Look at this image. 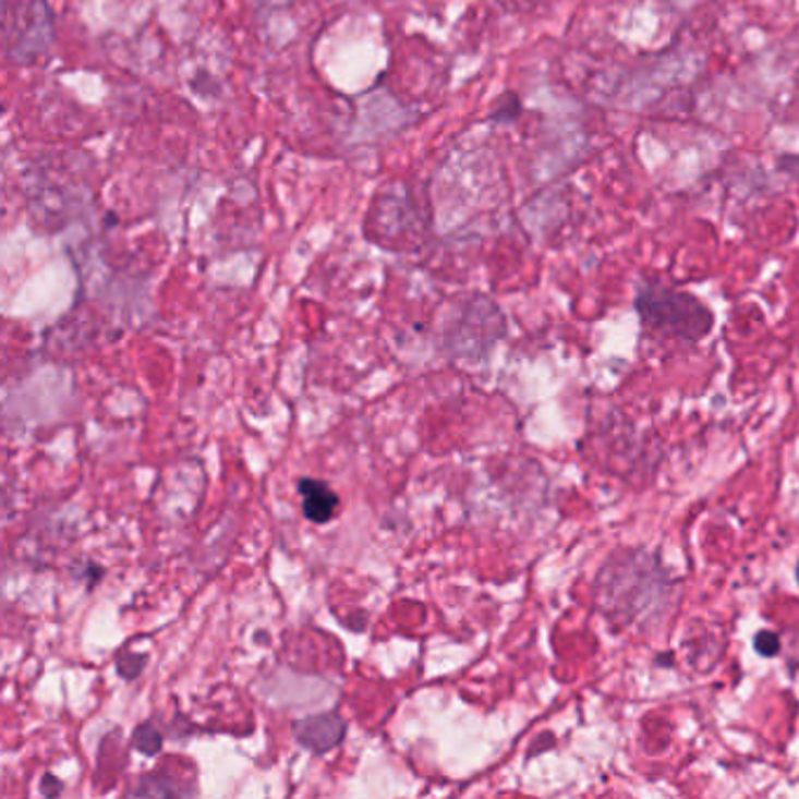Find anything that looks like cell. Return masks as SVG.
I'll return each instance as SVG.
<instances>
[{"mask_svg": "<svg viewBox=\"0 0 799 799\" xmlns=\"http://www.w3.org/2000/svg\"><path fill=\"white\" fill-rule=\"evenodd\" d=\"M797 582H799V566H797Z\"/></svg>", "mask_w": 799, "mask_h": 799, "instance_id": "12", "label": "cell"}, {"mask_svg": "<svg viewBox=\"0 0 799 799\" xmlns=\"http://www.w3.org/2000/svg\"><path fill=\"white\" fill-rule=\"evenodd\" d=\"M40 792H43L45 797H55V795H59V792H61V783H59V778H55V776L47 774V776L43 778Z\"/></svg>", "mask_w": 799, "mask_h": 799, "instance_id": "9", "label": "cell"}, {"mask_svg": "<svg viewBox=\"0 0 799 799\" xmlns=\"http://www.w3.org/2000/svg\"><path fill=\"white\" fill-rule=\"evenodd\" d=\"M55 38V14L43 0H3V47L12 64H36Z\"/></svg>", "mask_w": 799, "mask_h": 799, "instance_id": "2", "label": "cell"}, {"mask_svg": "<svg viewBox=\"0 0 799 799\" xmlns=\"http://www.w3.org/2000/svg\"><path fill=\"white\" fill-rule=\"evenodd\" d=\"M132 743H134V748L138 750V753H144V755H158L160 750H162V734H160V729L155 727V725L144 723V725H138L134 729Z\"/></svg>", "mask_w": 799, "mask_h": 799, "instance_id": "6", "label": "cell"}, {"mask_svg": "<svg viewBox=\"0 0 799 799\" xmlns=\"http://www.w3.org/2000/svg\"><path fill=\"white\" fill-rule=\"evenodd\" d=\"M263 3L265 5H285V3H289V0H263Z\"/></svg>", "mask_w": 799, "mask_h": 799, "instance_id": "11", "label": "cell"}, {"mask_svg": "<svg viewBox=\"0 0 799 799\" xmlns=\"http://www.w3.org/2000/svg\"><path fill=\"white\" fill-rule=\"evenodd\" d=\"M298 495L303 497V513L312 523H328L338 511V495L324 481L301 479Z\"/></svg>", "mask_w": 799, "mask_h": 799, "instance_id": "5", "label": "cell"}, {"mask_svg": "<svg viewBox=\"0 0 799 799\" xmlns=\"http://www.w3.org/2000/svg\"><path fill=\"white\" fill-rule=\"evenodd\" d=\"M640 319L654 331L697 342L713 328L711 310L699 298L659 285H645L635 298Z\"/></svg>", "mask_w": 799, "mask_h": 799, "instance_id": "1", "label": "cell"}, {"mask_svg": "<svg viewBox=\"0 0 799 799\" xmlns=\"http://www.w3.org/2000/svg\"><path fill=\"white\" fill-rule=\"evenodd\" d=\"M776 167L780 174H788L799 181V155H780Z\"/></svg>", "mask_w": 799, "mask_h": 799, "instance_id": "8", "label": "cell"}, {"mask_svg": "<svg viewBox=\"0 0 799 799\" xmlns=\"http://www.w3.org/2000/svg\"><path fill=\"white\" fill-rule=\"evenodd\" d=\"M499 3H503L509 10H528V8L535 5L537 0H499Z\"/></svg>", "mask_w": 799, "mask_h": 799, "instance_id": "10", "label": "cell"}, {"mask_svg": "<svg viewBox=\"0 0 799 799\" xmlns=\"http://www.w3.org/2000/svg\"><path fill=\"white\" fill-rule=\"evenodd\" d=\"M28 205L31 214L38 218V223L52 226V230H61L71 218V191L66 183L57 181L47 171H38L28 183Z\"/></svg>", "mask_w": 799, "mask_h": 799, "instance_id": "3", "label": "cell"}, {"mask_svg": "<svg viewBox=\"0 0 799 799\" xmlns=\"http://www.w3.org/2000/svg\"><path fill=\"white\" fill-rule=\"evenodd\" d=\"M295 739L310 753L324 755L344 739V719L338 713H322L301 719L295 725Z\"/></svg>", "mask_w": 799, "mask_h": 799, "instance_id": "4", "label": "cell"}, {"mask_svg": "<svg viewBox=\"0 0 799 799\" xmlns=\"http://www.w3.org/2000/svg\"><path fill=\"white\" fill-rule=\"evenodd\" d=\"M755 650L762 656H776L780 652V638L772 631H762L755 635Z\"/></svg>", "mask_w": 799, "mask_h": 799, "instance_id": "7", "label": "cell"}]
</instances>
